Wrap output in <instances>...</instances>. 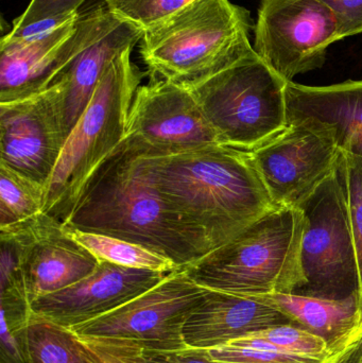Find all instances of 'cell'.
<instances>
[{"instance_id": "6da1fadb", "label": "cell", "mask_w": 362, "mask_h": 363, "mask_svg": "<svg viewBox=\"0 0 362 363\" xmlns=\"http://www.w3.org/2000/svg\"><path fill=\"white\" fill-rule=\"evenodd\" d=\"M146 157L162 196L208 254L276 209L248 151L214 145Z\"/></svg>"}, {"instance_id": "7a4b0ae2", "label": "cell", "mask_w": 362, "mask_h": 363, "mask_svg": "<svg viewBox=\"0 0 362 363\" xmlns=\"http://www.w3.org/2000/svg\"><path fill=\"white\" fill-rule=\"evenodd\" d=\"M64 224L142 245L180 269L208 254L162 196L146 155L125 140L94 174Z\"/></svg>"}, {"instance_id": "3957f363", "label": "cell", "mask_w": 362, "mask_h": 363, "mask_svg": "<svg viewBox=\"0 0 362 363\" xmlns=\"http://www.w3.org/2000/svg\"><path fill=\"white\" fill-rule=\"evenodd\" d=\"M254 25L250 12L230 0H193L145 30L140 55L151 78L191 89L254 51Z\"/></svg>"}, {"instance_id": "277c9868", "label": "cell", "mask_w": 362, "mask_h": 363, "mask_svg": "<svg viewBox=\"0 0 362 363\" xmlns=\"http://www.w3.org/2000/svg\"><path fill=\"white\" fill-rule=\"evenodd\" d=\"M305 216L270 211L183 270L200 287L238 296L297 294L306 284L301 251Z\"/></svg>"}, {"instance_id": "5b68a950", "label": "cell", "mask_w": 362, "mask_h": 363, "mask_svg": "<svg viewBox=\"0 0 362 363\" xmlns=\"http://www.w3.org/2000/svg\"><path fill=\"white\" fill-rule=\"evenodd\" d=\"M132 50L123 51L106 66L47 184L44 213L63 223L94 174L127 136L132 102L144 76L132 63Z\"/></svg>"}, {"instance_id": "8992f818", "label": "cell", "mask_w": 362, "mask_h": 363, "mask_svg": "<svg viewBox=\"0 0 362 363\" xmlns=\"http://www.w3.org/2000/svg\"><path fill=\"white\" fill-rule=\"evenodd\" d=\"M287 83L253 51L188 91L219 144L250 152L288 127Z\"/></svg>"}, {"instance_id": "52a82bcc", "label": "cell", "mask_w": 362, "mask_h": 363, "mask_svg": "<svg viewBox=\"0 0 362 363\" xmlns=\"http://www.w3.org/2000/svg\"><path fill=\"white\" fill-rule=\"evenodd\" d=\"M121 21L106 4L77 13L57 29L21 40H0V104L18 101L50 87L81 52Z\"/></svg>"}, {"instance_id": "ba28073f", "label": "cell", "mask_w": 362, "mask_h": 363, "mask_svg": "<svg viewBox=\"0 0 362 363\" xmlns=\"http://www.w3.org/2000/svg\"><path fill=\"white\" fill-rule=\"evenodd\" d=\"M300 209L305 216L301 262L306 284L295 294L341 300L359 294L356 250L337 172Z\"/></svg>"}, {"instance_id": "9c48e42d", "label": "cell", "mask_w": 362, "mask_h": 363, "mask_svg": "<svg viewBox=\"0 0 362 363\" xmlns=\"http://www.w3.org/2000/svg\"><path fill=\"white\" fill-rule=\"evenodd\" d=\"M183 269L115 311L68 328L82 338L131 341L147 351L186 349L184 326L205 294Z\"/></svg>"}, {"instance_id": "30bf717a", "label": "cell", "mask_w": 362, "mask_h": 363, "mask_svg": "<svg viewBox=\"0 0 362 363\" xmlns=\"http://www.w3.org/2000/svg\"><path fill=\"white\" fill-rule=\"evenodd\" d=\"M338 40L335 15L322 0H259L253 49L287 82L322 67Z\"/></svg>"}, {"instance_id": "8fae6325", "label": "cell", "mask_w": 362, "mask_h": 363, "mask_svg": "<svg viewBox=\"0 0 362 363\" xmlns=\"http://www.w3.org/2000/svg\"><path fill=\"white\" fill-rule=\"evenodd\" d=\"M69 136L60 81L42 93L0 104V163L47 186Z\"/></svg>"}, {"instance_id": "7c38bea8", "label": "cell", "mask_w": 362, "mask_h": 363, "mask_svg": "<svg viewBox=\"0 0 362 363\" xmlns=\"http://www.w3.org/2000/svg\"><path fill=\"white\" fill-rule=\"evenodd\" d=\"M125 142L149 157L220 145L191 91L161 79L138 87Z\"/></svg>"}, {"instance_id": "4fadbf2b", "label": "cell", "mask_w": 362, "mask_h": 363, "mask_svg": "<svg viewBox=\"0 0 362 363\" xmlns=\"http://www.w3.org/2000/svg\"><path fill=\"white\" fill-rule=\"evenodd\" d=\"M340 151L327 134L305 123H290L249 153L274 206L300 208L335 174Z\"/></svg>"}, {"instance_id": "5bb4252c", "label": "cell", "mask_w": 362, "mask_h": 363, "mask_svg": "<svg viewBox=\"0 0 362 363\" xmlns=\"http://www.w3.org/2000/svg\"><path fill=\"white\" fill-rule=\"evenodd\" d=\"M18 238L30 303L65 289L94 272L100 260L48 213L9 226Z\"/></svg>"}, {"instance_id": "9a60e30c", "label": "cell", "mask_w": 362, "mask_h": 363, "mask_svg": "<svg viewBox=\"0 0 362 363\" xmlns=\"http://www.w3.org/2000/svg\"><path fill=\"white\" fill-rule=\"evenodd\" d=\"M168 274L100 260L96 270L82 281L34 301L32 313L70 328L123 306L155 287Z\"/></svg>"}, {"instance_id": "2e32d148", "label": "cell", "mask_w": 362, "mask_h": 363, "mask_svg": "<svg viewBox=\"0 0 362 363\" xmlns=\"http://www.w3.org/2000/svg\"><path fill=\"white\" fill-rule=\"evenodd\" d=\"M288 123H305L327 134L344 152L362 157V80L327 86L288 82Z\"/></svg>"}, {"instance_id": "e0dca14e", "label": "cell", "mask_w": 362, "mask_h": 363, "mask_svg": "<svg viewBox=\"0 0 362 363\" xmlns=\"http://www.w3.org/2000/svg\"><path fill=\"white\" fill-rule=\"evenodd\" d=\"M293 323L287 315L251 296L206 289L184 326L187 347L206 350L269 326Z\"/></svg>"}, {"instance_id": "ac0fdd59", "label": "cell", "mask_w": 362, "mask_h": 363, "mask_svg": "<svg viewBox=\"0 0 362 363\" xmlns=\"http://www.w3.org/2000/svg\"><path fill=\"white\" fill-rule=\"evenodd\" d=\"M278 309L293 323L322 338L334 363L362 339V311L359 294L341 300L295 294L246 296Z\"/></svg>"}, {"instance_id": "d6986e66", "label": "cell", "mask_w": 362, "mask_h": 363, "mask_svg": "<svg viewBox=\"0 0 362 363\" xmlns=\"http://www.w3.org/2000/svg\"><path fill=\"white\" fill-rule=\"evenodd\" d=\"M142 34L144 30L140 28L120 21L81 52L57 79L65 91L66 123L69 134L91 101L106 66L123 51L134 49Z\"/></svg>"}, {"instance_id": "ffe728a7", "label": "cell", "mask_w": 362, "mask_h": 363, "mask_svg": "<svg viewBox=\"0 0 362 363\" xmlns=\"http://www.w3.org/2000/svg\"><path fill=\"white\" fill-rule=\"evenodd\" d=\"M23 343L27 363H89L72 330L34 313L23 330Z\"/></svg>"}, {"instance_id": "44dd1931", "label": "cell", "mask_w": 362, "mask_h": 363, "mask_svg": "<svg viewBox=\"0 0 362 363\" xmlns=\"http://www.w3.org/2000/svg\"><path fill=\"white\" fill-rule=\"evenodd\" d=\"M66 226L68 234L99 260L129 268L170 273L180 270L171 260L146 247L106 235L81 232Z\"/></svg>"}, {"instance_id": "7402d4cb", "label": "cell", "mask_w": 362, "mask_h": 363, "mask_svg": "<svg viewBox=\"0 0 362 363\" xmlns=\"http://www.w3.org/2000/svg\"><path fill=\"white\" fill-rule=\"evenodd\" d=\"M227 343L331 362L327 342L295 323L269 326Z\"/></svg>"}, {"instance_id": "603a6c76", "label": "cell", "mask_w": 362, "mask_h": 363, "mask_svg": "<svg viewBox=\"0 0 362 363\" xmlns=\"http://www.w3.org/2000/svg\"><path fill=\"white\" fill-rule=\"evenodd\" d=\"M46 186L0 163V228L44 213Z\"/></svg>"}, {"instance_id": "cb8c5ba5", "label": "cell", "mask_w": 362, "mask_h": 363, "mask_svg": "<svg viewBox=\"0 0 362 363\" xmlns=\"http://www.w3.org/2000/svg\"><path fill=\"white\" fill-rule=\"evenodd\" d=\"M336 172L346 198L351 232L356 250L362 311V157L340 151Z\"/></svg>"}, {"instance_id": "d4e9b609", "label": "cell", "mask_w": 362, "mask_h": 363, "mask_svg": "<svg viewBox=\"0 0 362 363\" xmlns=\"http://www.w3.org/2000/svg\"><path fill=\"white\" fill-rule=\"evenodd\" d=\"M193 0H104L119 21L147 30L179 12Z\"/></svg>"}, {"instance_id": "484cf974", "label": "cell", "mask_w": 362, "mask_h": 363, "mask_svg": "<svg viewBox=\"0 0 362 363\" xmlns=\"http://www.w3.org/2000/svg\"><path fill=\"white\" fill-rule=\"evenodd\" d=\"M199 351L210 362L214 363H329L327 359H316L278 352L251 349L231 343H225L218 347Z\"/></svg>"}, {"instance_id": "4316f807", "label": "cell", "mask_w": 362, "mask_h": 363, "mask_svg": "<svg viewBox=\"0 0 362 363\" xmlns=\"http://www.w3.org/2000/svg\"><path fill=\"white\" fill-rule=\"evenodd\" d=\"M77 338L89 363H146L144 347L131 341Z\"/></svg>"}, {"instance_id": "83f0119b", "label": "cell", "mask_w": 362, "mask_h": 363, "mask_svg": "<svg viewBox=\"0 0 362 363\" xmlns=\"http://www.w3.org/2000/svg\"><path fill=\"white\" fill-rule=\"evenodd\" d=\"M85 1L86 0H31L25 12L13 21V29H21L46 19L76 14Z\"/></svg>"}, {"instance_id": "f1b7e54d", "label": "cell", "mask_w": 362, "mask_h": 363, "mask_svg": "<svg viewBox=\"0 0 362 363\" xmlns=\"http://www.w3.org/2000/svg\"><path fill=\"white\" fill-rule=\"evenodd\" d=\"M335 15L340 40L362 33V0H322Z\"/></svg>"}, {"instance_id": "f546056e", "label": "cell", "mask_w": 362, "mask_h": 363, "mask_svg": "<svg viewBox=\"0 0 362 363\" xmlns=\"http://www.w3.org/2000/svg\"><path fill=\"white\" fill-rule=\"evenodd\" d=\"M23 330H13L1 324L0 363H27L23 343Z\"/></svg>"}, {"instance_id": "4dcf8cb0", "label": "cell", "mask_w": 362, "mask_h": 363, "mask_svg": "<svg viewBox=\"0 0 362 363\" xmlns=\"http://www.w3.org/2000/svg\"><path fill=\"white\" fill-rule=\"evenodd\" d=\"M146 363H214L210 362L199 350L186 349L176 352H157L145 350Z\"/></svg>"}, {"instance_id": "1f68e13d", "label": "cell", "mask_w": 362, "mask_h": 363, "mask_svg": "<svg viewBox=\"0 0 362 363\" xmlns=\"http://www.w3.org/2000/svg\"><path fill=\"white\" fill-rule=\"evenodd\" d=\"M334 363H362V339L348 353L342 355Z\"/></svg>"}]
</instances>
